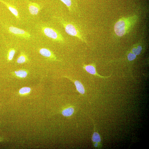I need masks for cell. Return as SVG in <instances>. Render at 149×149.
<instances>
[{
  "label": "cell",
  "instance_id": "cell-1",
  "mask_svg": "<svg viewBox=\"0 0 149 149\" xmlns=\"http://www.w3.org/2000/svg\"><path fill=\"white\" fill-rule=\"evenodd\" d=\"M138 17L136 15L123 17L119 20L114 25L115 32L117 36L122 37L131 30L138 21Z\"/></svg>",
  "mask_w": 149,
  "mask_h": 149
},
{
  "label": "cell",
  "instance_id": "cell-2",
  "mask_svg": "<svg viewBox=\"0 0 149 149\" xmlns=\"http://www.w3.org/2000/svg\"><path fill=\"white\" fill-rule=\"evenodd\" d=\"M59 22L64 29L66 32L70 36L77 38L82 42L87 44V41L82 31L75 23L67 21L60 17H57Z\"/></svg>",
  "mask_w": 149,
  "mask_h": 149
},
{
  "label": "cell",
  "instance_id": "cell-3",
  "mask_svg": "<svg viewBox=\"0 0 149 149\" xmlns=\"http://www.w3.org/2000/svg\"><path fill=\"white\" fill-rule=\"evenodd\" d=\"M41 30L43 34L52 40L62 43L64 42V38L62 35L56 29L45 26L42 27Z\"/></svg>",
  "mask_w": 149,
  "mask_h": 149
},
{
  "label": "cell",
  "instance_id": "cell-4",
  "mask_svg": "<svg viewBox=\"0 0 149 149\" xmlns=\"http://www.w3.org/2000/svg\"><path fill=\"white\" fill-rule=\"evenodd\" d=\"M9 31L11 34L25 38H30L31 35L29 33L23 29L14 26L9 27Z\"/></svg>",
  "mask_w": 149,
  "mask_h": 149
},
{
  "label": "cell",
  "instance_id": "cell-5",
  "mask_svg": "<svg viewBox=\"0 0 149 149\" xmlns=\"http://www.w3.org/2000/svg\"><path fill=\"white\" fill-rule=\"evenodd\" d=\"M83 69L88 73L95 76H98L101 78H107L110 77L111 75L108 76H104L100 75L97 73L96 70V66L95 63L89 65L84 64L83 66Z\"/></svg>",
  "mask_w": 149,
  "mask_h": 149
},
{
  "label": "cell",
  "instance_id": "cell-6",
  "mask_svg": "<svg viewBox=\"0 0 149 149\" xmlns=\"http://www.w3.org/2000/svg\"><path fill=\"white\" fill-rule=\"evenodd\" d=\"M67 7L70 13L75 12L77 9L78 5L76 0H59Z\"/></svg>",
  "mask_w": 149,
  "mask_h": 149
},
{
  "label": "cell",
  "instance_id": "cell-7",
  "mask_svg": "<svg viewBox=\"0 0 149 149\" xmlns=\"http://www.w3.org/2000/svg\"><path fill=\"white\" fill-rule=\"evenodd\" d=\"M64 77L68 78L71 80L75 85L76 89L77 91L82 95H84L85 93V88L83 84L78 80H74L69 76H64Z\"/></svg>",
  "mask_w": 149,
  "mask_h": 149
},
{
  "label": "cell",
  "instance_id": "cell-8",
  "mask_svg": "<svg viewBox=\"0 0 149 149\" xmlns=\"http://www.w3.org/2000/svg\"><path fill=\"white\" fill-rule=\"evenodd\" d=\"M39 53L43 56L49 58L52 60L57 61V58L51 51L46 48H41L39 50Z\"/></svg>",
  "mask_w": 149,
  "mask_h": 149
},
{
  "label": "cell",
  "instance_id": "cell-9",
  "mask_svg": "<svg viewBox=\"0 0 149 149\" xmlns=\"http://www.w3.org/2000/svg\"><path fill=\"white\" fill-rule=\"evenodd\" d=\"M29 12L33 15H36L38 14L41 9L40 5L36 3L30 2L28 4Z\"/></svg>",
  "mask_w": 149,
  "mask_h": 149
},
{
  "label": "cell",
  "instance_id": "cell-10",
  "mask_svg": "<svg viewBox=\"0 0 149 149\" xmlns=\"http://www.w3.org/2000/svg\"><path fill=\"white\" fill-rule=\"evenodd\" d=\"M0 1L1 2L6 6V7L14 15L17 19L19 18V15L18 11L14 6L9 4L6 2L2 0H0Z\"/></svg>",
  "mask_w": 149,
  "mask_h": 149
},
{
  "label": "cell",
  "instance_id": "cell-11",
  "mask_svg": "<svg viewBox=\"0 0 149 149\" xmlns=\"http://www.w3.org/2000/svg\"><path fill=\"white\" fill-rule=\"evenodd\" d=\"M142 47L141 45L138 44L133 47L131 52L135 55H139L142 53Z\"/></svg>",
  "mask_w": 149,
  "mask_h": 149
},
{
  "label": "cell",
  "instance_id": "cell-12",
  "mask_svg": "<svg viewBox=\"0 0 149 149\" xmlns=\"http://www.w3.org/2000/svg\"><path fill=\"white\" fill-rule=\"evenodd\" d=\"M74 111V109L72 107L64 110L62 112V114L64 116H70L73 114Z\"/></svg>",
  "mask_w": 149,
  "mask_h": 149
},
{
  "label": "cell",
  "instance_id": "cell-13",
  "mask_svg": "<svg viewBox=\"0 0 149 149\" xmlns=\"http://www.w3.org/2000/svg\"><path fill=\"white\" fill-rule=\"evenodd\" d=\"M15 73L17 76L21 78H25L27 75V72L23 70H20L18 71H15Z\"/></svg>",
  "mask_w": 149,
  "mask_h": 149
},
{
  "label": "cell",
  "instance_id": "cell-14",
  "mask_svg": "<svg viewBox=\"0 0 149 149\" xmlns=\"http://www.w3.org/2000/svg\"><path fill=\"white\" fill-rule=\"evenodd\" d=\"M31 91V89L30 88L25 87L21 88L19 90V93L21 95H25L30 93Z\"/></svg>",
  "mask_w": 149,
  "mask_h": 149
},
{
  "label": "cell",
  "instance_id": "cell-15",
  "mask_svg": "<svg viewBox=\"0 0 149 149\" xmlns=\"http://www.w3.org/2000/svg\"><path fill=\"white\" fill-rule=\"evenodd\" d=\"M92 140L94 142L98 143L101 142L100 136L98 133L97 132H94L93 135Z\"/></svg>",
  "mask_w": 149,
  "mask_h": 149
},
{
  "label": "cell",
  "instance_id": "cell-16",
  "mask_svg": "<svg viewBox=\"0 0 149 149\" xmlns=\"http://www.w3.org/2000/svg\"><path fill=\"white\" fill-rule=\"evenodd\" d=\"M136 58V56L135 55L131 52H128L127 54V58L128 60L130 61H132L135 60Z\"/></svg>",
  "mask_w": 149,
  "mask_h": 149
},
{
  "label": "cell",
  "instance_id": "cell-17",
  "mask_svg": "<svg viewBox=\"0 0 149 149\" xmlns=\"http://www.w3.org/2000/svg\"><path fill=\"white\" fill-rule=\"evenodd\" d=\"M15 53V51L14 49H11L9 52L8 59L9 60H12Z\"/></svg>",
  "mask_w": 149,
  "mask_h": 149
},
{
  "label": "cell",
  "instance_id": "cell-18",
  "mask_svg": "<svg viewBox=\"0 0 149 149\" xmlns=\"http://www.w3.org/2000/svg\"><path fill=\"white\" fill-rule=\"evenodd\" d=\"M26 61V58L24 55H22L17 59V62L19 64H22L24 63Z\"/></svg>",
  "mask_w": 149,
  "mask_h": 149
},
{
  "label": "cell",
  "instance_id": "cell-19",
  "mask_svg": "<svg viewBox=\"0 0 149 149\" xmlns=\"http://www.w3.org/2000/svg\"><path fill=\"white\" fill-rule=\"evenodd\" d=\"M3 138H1V137H0V142H2V141H3Z\"/></svg>",
  "mask_w": 149,
  "mask_h": 149
},
{
  "label": "cell",
  "instance_id": "cell-20",
  "mask_svg": "<svg viewBox=\"0 0 149 149\" xmlns=\"http://www.w3.org/2000/svg\"><path fill=\"white\" fill-rule=\"evenodd\" d=\"M98 145L97 143H96L95 145H94V146H95L96 147H97L98 146Z\"/></svg>",
  "mask_w": 149,
  "mask_h": 149
}]
</instances>
